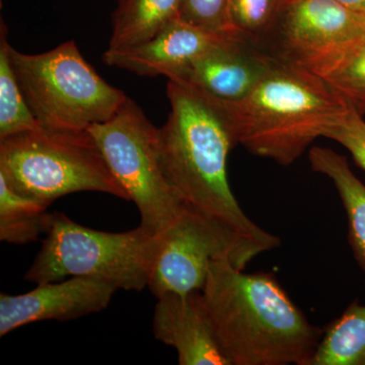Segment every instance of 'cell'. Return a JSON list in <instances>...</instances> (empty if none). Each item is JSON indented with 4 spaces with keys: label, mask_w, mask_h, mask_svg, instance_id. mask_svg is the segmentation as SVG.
Wrapping results in <instances>:
<instances>
[{
    "label": "cell",
    "mask_w": 365,
    "mask_h": 365,
    "mask_svg": "<svg viewBox=\"0 0 365 365\" xmlns=\"http://www.w3.org/2000/svg\"><path fill=\"white\" fill-rule=\"evenodd\" d=\"M170 112L158 130V155L168 181L187 206L237 235L257 256L278 248L279 237L244 212L227 179L237 146L230 110L193 86L168 79Z\"/></svg>",
    "instance_id": "1"
},
{
    "label": "cell",
    "mask_w": 365,
    "mask_h": 365,
    "mask_svg": "<svg viewBox=\"0 0 365 365\" xmlns=\"http://www.w3.org/2000/svg\"><path fill=\"white\" fill-rule=\"evenodd\" d=\"M230 257L211 262L202 290L232 365H309L324 329L312 325L273 272L244 273Z\"/></svg>",
    "instance_id": "2"
},
{
    "label": "cell",
    "mask_w": 365,
    "mask_h": 365,
    "mask_svg": "<svg viewBox=\"0 0 365 365\" xmlns=\"http://www.w3.org/2000/svg\"><path fill=\"white\" fill-rule=\"evenodd\" d=\"M227 103L237 145L282 167L325 137L351 105L325 79L276 60L250 95Z\"/></svg>",
    "instance_id": "3"
},
{
    "label": "cell",
    "mask_w": 365,
    "mask_h": 365,
    "mask_svg": "<svg viewBox=\"0 0 365 365\" xmlns=\"http://www.w3.org/2000/svg\"><path fill=\"white\" fill-rule=\"evenodd\" d=\"M0 176L21 195L49 206L88 191L129 201L88 130L42 127L0 139Z\"/></svg>",
    "instance_id": "4"
},
{
    "label": "cell",
    "mask_w": 365,
    "mask_h": 365,
    "mask_svg": "<svg viewBox=\"0 0 365 365\" xmlns=\"http://www.w3.org/2000/svg\"><path fill=\"white\" fill-rule=\"evenodd\" d=\"M25 280L35 284L66 277L103 281L116 289L148 287L160 235L139 225L123 232L83 227L64 213H53L50 230Z\"/></svg>",
    "instance_id": "5"
},
{
    "label": "cell",
    "mask_w": 365,
    "mask_h": 365,
    "mask_svg": "<svg viewBox=\"0 0 365 365\" xmlns=\"http://www.w3.org/2000/svg\"><path fill=\"white\" fill-rule=\"evenodd\" d=\"M9 61L31 111L43 128L86 131L111 119L127 100L83 58L73 41L26 54L9 48Z\"/></svg>",
    "instance_id": "6"
},
{
    "label": "cell",
    "mask_w": 365,
    "mask_h": 365,
    "mask_svg": "<svg viewBox=\"0 0 365 365\" xmlns=\"http://www.w3.org/2000/svg\"><path fill=\"white\" fill-rule=\"evenodd\" d=\"M158 130L130 98L111 119L88 129L129 201L135 203L139 225L155 235L163 234L186 208L162 169Z\"/></svg>",
    "instance_id": "7"
},
{
    "label": "cell",
    "mask_w": 365,
    "mask_h": 365,
    "mask_svg": "<svg viewBox=\"0 0 365 365\" xmlns=\"http://www.w3.org/2000/svg\"><path fill=\"white\" fill-rule=\"evenodd\" d=\"M364 37L365 14L334 0H287L262 50L324 78Z\"/></svg>",
    "instance_id": "8"
},
{
    "label": "cell",
    "mask_w": 365,
    "mask_h": 365,
    "mask_svg": "<svg viewBox=\"0 0 365 365\" xmlns=\"http://www.w3.org/2000/svg\"><path fill=\"white\" fill-rule=\"evenodd\" d=\"M223 256L244 270L257 254L237 235L186 205L176 222L160 235L148 287L157 299L202 292L211 262Z\"/></svg>",
    "instance_id": "9"
},
{
    "label": "cell",
    "mask_w": 365,
    "mask_h": 365,
    "mask_svg": "<svg viewBox=\"0 0 365 365\" xmlns=\"http://www.w3.org/2000/svg\"><path fill=\"white\" fill-rule=\"evenodd\" d=\"M116 288L86 277L42 283L32 292L0 295V336L28 324L71 321L100 313L109 306Z\"/></svg>",
    "instance_id": "10"
},
{
    "label": "cell",
    "mask_w": 365,
    "mask_h": 365,
    "mask_svg": "<svg viewBox=\"0 0 365 365\" xmlns=\"http://www.w3.org/2000/svg\"><path fill=\"white\" fill-rule=\"evenodd\" d=\"M273 62L260 48L232 34L168 79L235 103L253 91Z\"/></svg>",
    "instance_id": "11"
},
{
    "label": "cell",
    "mask_w": 365,
    "mask_h": 365,
    "mask_svg": "<svg viewBox=\"0 0 365 365\" xmlns=\"http://www.w3.org/2000/svg\"><path fill=\"white\" fill-rule=\"evenodd\" d=\"M153 328L155 339L176 350L181 365H232L202 292L158 297Z\"/></svg>",
    "instance_id": "12"
},
{
    "label": "cell",
    "mask_w": 365,
    "mask_h": 365,
    "mask_svg": "<svg viewBox=\"0 0 365 365\" xmlns=\"http://www.w3.org/2000/svg\"><path fill=\"white\" fill-rule=\"evenodd\" d=\"M232 34L211 32L176 18L143 44L107 50L103 60L108 66L137 76L169 78Z\"/></svg>",
    "instance_id": "13"
},
{
    "label": "cell",
    "mask_w": 365,
    "mask_h": 365,
    "mask_svg": "<svg viewBox=\"0 0 365 365\" xmlns=\"http://www.w3.org/2000/svg\"><path fill=\"white\" fill-rule=\"evenodd\" d=\"M309 160L312 170L328 177L339 193L348 218V241L365 281V185L355 176L346 158L331 148L314 146Z\"/></svg>",
    "instance_id": "14"
},
{
    "label": "cell",
    "mask_w": 365,
    "mask_h": 365,
    "mask_svg": "<svg viewBox=\"0 0 365 365\" xmlns=\"http://www.w3.org/2000/svg\"><path fill=\"white\" fill-rule=\"evenodd\" d=\"M182 0H119L113 14V30L107 50L140 45L179 18Z\"/></svg>",
    "instance_id": "15"
},
{
    "label": "cell",
    "mask_w": 365,
    "mask_h": 365,
    "mask_svg": "<svg viewBox=\"0 0 365 365\" xmlns=\"http://www.w3.org/2000/svg\"><path fill=\"white\" fill-rule=\"evenodd\" d=\"M309 365H365V304L355 300L324 329Z\"/></svg>",
    "instance_id": "16"
},
{
    "label": "cell",
    "mask_w": 365,
    "mask_h": 365,
    "mask_svg": "<svg viewBox=\"0 0 365 365\" xmlns=\"http://www.w3.org/2000/svg\"><path fill=\"white\" fill-rule=\"evenodd\" d=\"M49 205L21 195L0 176V240L25 245L47 234L52 223Z\"/></svg>",
    "instance_id": "17"
},
{
    "label": "cell",
    "mask_w": 365,
    "mask_h": 365,
    "mask_svg": "<svg viewBox=\"0 0 365 365\" xmlns=\"http://www.w3.org/2000/svg\"><path fill=\"white\" fill-rule=\"evenodd\" d=\"M6 26L0 36V139L42 128L34 116L9 61Z\"/></svg>",
    "instance_id": "18"
},
{
    "label": "cell",
    "mask_w": 365,
    "mask_h": 365,
    "mask_svg": "<svg viewBox=\"0 0 365 365\" xmlns=\"http://www.w3.org/2000/svg\"><path fill=\"white\" fill-rule=\"evenodd\" d=\"M287 0H230V32L260 48L267 39Z\"/></svg>",
    "instance_id": "19"
},
{
    "label": "cell",
    "mask_w": 365,
    "mask_h": 365,
    "mask_svg": "<svg viewBox=\"0 0 365 365\" xmlns=\"http://www.w3.org/2000/svg\"><path fill=\"white\" fill-rule=\"evenodd\" d=\"M324 79L361 114L365 112V37L343 55Z\"/></svg>",
    "instance_id": "20"
},
{
    "label": "cell",
    "mask_w": 365,
    "mask_h": 365,
    "mask_svg": "<svg viewBox=\"0 0 365 365\" xmlns=\"http://www.w3.org/2000/svg\"><path fill=\"white\" fill-rule=\"evenodd\" d=\"M228 2L230 0H182L179 18L211 32L232 33L228 25Z\"/></svg>",
    "instance_id": "21"
},
{
    "label": "cell",
    "mask_w": 365,
    "mask_h": 365,
    "mask_svg": "<svg viewBox=\"0 0 365 365\" xmlns=\"http://www.w3.org/2000/svg\"><path fill=\"white\" fill-rule=\"evenodd\" d=\"M325 137L344 146L355 162L365 170V121L354 106L350 105Z\"/></svg>",
    "instance_id": "22"
},
{
    "label": "cell",
    "mask_w": 365,
    "mask_h": 365,
    "mask_svg": "<svg viewBox=\"0 0 365 365\" xmlns=\"http://www.w3.org/2000/svg\"><path fill=\"white\" fill-rule=\"evenodd\" d=\"M348 9L359 13L365 14V0H334Z\"/></svg>",
    "instance_id": "23"
}]
</instances>
